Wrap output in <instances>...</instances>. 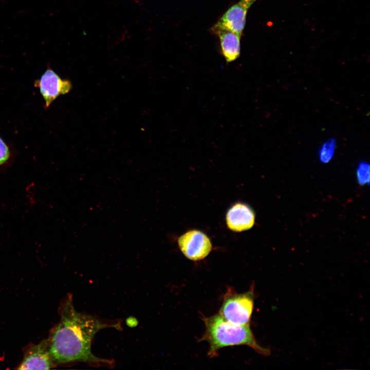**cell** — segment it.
<instances>
[{"instance_id": "277c9868", "label": "cell", "mask_w": 370, "mask_h": 370, "mask_svg": "<svg viewBox=\"0 0 370 370\" xmlns=\"http://www.w3.org/2000/svg\"><path fill=\"white\" fill-rule=\"evenodd\" d=\"M35 87L39 89L47 109L60 96L68 94L72 88V84L68 79H63L50 67L35 81Z\"/></svg>"}, {"instance_id": "ba28073f", "label": "cell", "mask_w": 370, "mask_h": 370, "mask_svg": "<svg viewBox=\"0 0 370 370\" xmlns=\"http://www.w3.org/2000/svg\"><path fill=\"white\" fill-rule=\"evenodd\" d=\"M53 366L46 341L29 349L17 369H49Z\"/></svg>"}, {"instance_id": "5b68a950", "label": "cell", "mask_w": 370, "mask_h": 370, "mask_svg": "<svg viewBox=\"0 0 370 370\" xmlns=\"http://www.w3.org/2000/svg\"><path fill=\"white\" fill-rule=\"evenodd\" d=\"M178 244L184 255L193 261L204 259L212 248L208 236L197 230L188 231L181 235L178 239Z\"/></svg>"}, {"instance_id": "6da1fadb", "label": "cell", "mask_w": 370, "mask_h": 370, "mask_svg": "<svg viewBox=\"0 0 370 370\" xmlns=\"http://www.w3.org/2000/svg\"><path fill=\"white\" fill-rule=\"evenodd\" d=\"M60 321L47 341L53 363L84 362L93 366L112 368L115 361L95 356L91 346L95 335L106 328L122 329L119 320H105L78 311L72 295L68 294L59 307Z\"/></svg>"}, {"instance_id": "4fadbf2b", "label": "cell", "mask_w": 370, "mask_h": 370, "mask_svg": "<svg viewBox=\"0 0 370 370\" xmlns=\"http://www.w3.org/2000/svg\"><path fill=\"white\" fill-rule=\"evenodd\" d=\"M245 4L249 8L256 0H242Z\"/></svg>"}, {"instance_id": "30bf717a", "label": "cell", "mask_w": 370, "mask_h": 370, "mask_svg": "<svg viewBox=\"0 0 370 370\" xmlns=\"http://www.w3.org/2000/svg\"><path fill=\"white\" fill-rule=\"evenodd\" d=\"M13 156L12 149L0 136V168L4 169L10 164Z\"/></svg>"}, {"instance_id": "3957f363", "label": "cell", "mask_w": 370, "mask_h": 370, "mask_svg": "<svg viewBox=\"0 0 370 370\" xmlns=\"http://www.w3.org/2000/svg\"><path fill=\"white\" fill-rule=\"evenodd\" d=\"M253 287L246 292L237 293L228 291L224 295L219 314L235 324H250L254 305Z\"/></svg>"}, {"instance_id": "7c38bea8", "label": "cell", "mask_w": 370, "mask_h": 370, "mask_svg": "<svg viewBox=\"0 0 370 370\" xmlns=\"http://www.w3.org/2000/svg\"><path fill=\"white\" fill-rule=\"evenodd\" d=\"M368 171L369 166L368 164L365 163H362L360 164L358 168V174L359 177H363L362 181L365 179V177H366V174H368Z\"/></svg>"}, {"instance_id": "9c48e42d", "label": "cell", "mask_w": 370, "mask_h": 370, "mask_svg": "<svg viewBox=\"0 0 370 370\" xmlns=\"http://www.w3.org/2000/svg\"><path fill=\"white\" fill-rule=\"evenodd\" d=\"M212 30L219 36L222 53L227 62H232L238 58L240 54L241 36L227 30L213 28Z\"/></svg>"}, {"instance_id": "8fae6325", "label": "cell", "mask_w": 370, "mask_h": 370, "mask_svg": "<svg viewBox=\"0 0 370 370\" xmlns=\"http://www.w3.org/2000/svg\"><path fill=\"white\" fill-rule=\"evenodd\" d=\"M336 142L334 139H329L321 145L319 151L320 160L323 162L329 161L334 155Z\"/></svg>"}, {"instance_id": "7a4b0ae2", "label": "cell", "mask_w": 370, "mask_h": 370, "mask_svg": "<svg viewBox=\"0 0 370 370\" xmlns=\"http://www.w3.org/2000/svg\"><path fill=\"white\" fill-rule=\"evenodd\" d=\"M205 331L200 341L209 344L208 353L210 358L217 356L218 350L225 347L246 345L257 353L267 356L269 349L261 346L256 340L250 325L233 324L223 318L219 314L210 317H203Z\"/></svg>"}, {"instance_id": "52a82bcc", "label": "cell", "mask_w": 370, "mask_h": 370, "mask_svg": "<svg viewBox=\"0 0 370 370\" xmlns=\"http://www.w3.org/2000/svg\"><path fill=\"white\" fill-rule=\"evenodd\" d=\"M248 8L249 7L241 0L225 12L213 26V28L229 30L241 36L245 27Z\"/></svg>"}, {"instance_id": "8992f818", "label": "cell", "mask_w": 370, "mask_h": 370, "mask_svg": "<svg viewBox=\"0 0 370 370\" xmlns=\"http://www.w3.org/2000/svg\"><path fill=\"white\" fill-rule=\"evenodd\" d=\"M226 220L229 229L234 232H242L249 230L253 226L255 215L249 206L237 202L228 210Z\"/></svg>"}]
</instances>
